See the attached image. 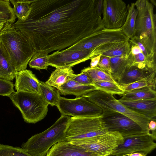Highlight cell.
Segmentation results:
<instances>
[{"instance_id":"24","label":"cell","mask_w":156,"mask_h":156,"mask_svg":"<svg viewBox=\"0 0 156 156\" xmlns=\"http://www.w3.org/2000/svg\"><path fill=\"white\" fill-rule=\"evenodd\" d=\"M122 96L120 100L128 101L156 98V91L153 88L145 87L125 92Z\"/></svg>"},{"instance_id":"26","label":"cell","mask_w":156,"mask_h":156,"mask_svg":"<svg viewBox=\"0 0 156 156\" xmlns=\"http://www.w3.org/2000/svg\"><path fill=\"white\" fill-rule=\"evenodd\" d=\"M128 56H117L110 58L111 74L117 82L129 67Z\"/></svg>"},{"instance_id":"22","label":"cell","mask_w":156,"mask_h":156,"mask_svg":"<svg viewBox=\"0 0 156 156\" xmlns=\"http://www.w3.org/2000/svg\"><path fill=\"white\" fill-rule=\"evenodd\" d=\"M128 60L129 67L133 66L141 69L156 71V55L146 56L142 52L134 55L129 53Z\"/></svg>"},{"instance_id":"23","label":"cell","mask_w":156,"mask_h":156,"mask_svg":"<svg viewBox=\"0 0 156 156\" xmlns=\"http://www.w3.org/2000/svg\"><path fill=\"white\" fill-rule=\"evenodd\" d=\"M17 72L11 62L0 42V79L12 80L15 77Z\"/></svg>"},{"instance_id":"40","label":"cell","mask_w":156,"mask_h":156,"mask_svg":"<svg viewBox=\"0 0 156 156\" xmlns=\"http://www.w3.org/2000/svg\"><path fill=\"white\" fill-rule=\"evenodd\" d=\"M147 155L140 153H134L122 156H147Z\"/></svg>"},{"instance_id":"18","label":"cell","mask_w":156,"mask_h":156,"mask_svg":"<svg viewBox=\"0 0 156 156\" xmlns=\"http://www.w3.org/2000/svg\"><path fill=\"white\" fill-rule=\"evenodd\" d=\"M130 47L131 44L129 41L103 44L94 49L92 57L99 55L109 58L128 56Z\"/></svg>"},{"instance_id":"9","label":"cell","mask_w":156,"mask_h":156,"mask_svg":"<svg viewBox=\"0 0 156 156\" xmlns=\"http://www.w3.org/2000/svg\"><path fill=\"white\" fill-rule=\"evenodd\" d=\"M102 115V119L108 131L117 132L124 138L147 134L151 135L143 130L133 120L119 113L104 111Z\"/></svg>"},{"instance_id":"43","label":"cell","mask_w":156,"mask_h":156,"mask_svg":"<svg viewBox=\"0 0 156 156\" xmlns=\"http://www.w3.org/2000/svg\"></svg>"},{"instance_id":"7","label":"cell","mask_w":156,"mask_h":156,"mask_svg":"<svg viewBox=\"0 0 156 156\" xmlns=\"http://www.w3.org/2000/svg\"><path fill=\"white\" fill-rule=\"evenodd\" d=\"M83 96L99 106L103 112L115 111L123 114L133 120L143 130L150 133L148 124L151 120L127 108L113 94L96 90Z\"/></svg>"},{"instance_id":"1","label":"cell","mask_w":156,"mask_h":156,"mask_svg":"<svg viewBox=\"0 0 156 156\" xmlns=\"http://www.w3.org/2000/svg\"><path fill=\"white\" fill-rule=\"evenodd\" d=\"M97 0H33L25 20L12 24L30 42L34 53L48 54L80 43L104 28Z\"/></svg>"},{"instance_id":"3","label":"cell","mask_w":156,"mask_h":156,"mask_svg":"<svg viewBox=\"0 0 156 156\" xmlns=\"http://www.w3.org/2000/svg\"><path fill=\"white\" fill-rule=\"evenodd\" d=\"M138 13L134 36L145 47L150 54L156 52V15L154 5L147 0H138L134 3Z\"/></svg>"},{"instance_id":"30","label":"cell","mask_w":156,"mask_h":156,"mask_svg":"<svg viewBox=\"0 0 156 156\" xmlns=\"http://www.w3.org/2000/svg\"><path fill=\"white\" fill-rule=\"evenodd\" d=\"M83 69L88 73L93 82L106 81L118 84L110 74L98 66L93 68L89 67Z\"/></svg>"},{"instance_id":"13","label":"cell","mask_w":156,"mask_h":156,"mask_svg":"<svg viewBox=\"0 0 156 156\" xmlns=\"http://www.w3.org/2000/svg\"><path fill=\"white\" fill-rule=\"evenodd\" d=\"M123 143L119 145L110 154L122 156L138 152L147 155L156 147L155 138L147 134L124 138Z\"/></svg>"},{"instance_id":"37","label":"cell","mask_w":156,"mask_h":156,"mask_svg":"<svg viewBox=\"0 0 156 156\" xmlns=\"http://www.w3.org/2000/svg\"><path fill=\"white\" fill-rule=\"evenodd\" d=\"M129 41L131 44L137 45L145 56H149L151 55H156V54H150L144 45L135 37H133L129 39Z\"/></svg>"},{"instance_id":"29","label":"cell","mask_w":156,"mask_h":156,"mask_svg":"<svg viewBox=\"0 0 156 156\" xmlns=\"http://www.w3.org/2000/svg\"><path fill=\"white\" fill-rule=\"evenodd\" d=\"M156 72H154L145 78L129 84L121 86L124 92L145 87H150L155 89Z\"/></svg>"},{"instance_id":"25","label":"cell","mask_w":156,"mask_h":156,"mask_svg":"<svg viewBox=\"0 0 156 156\" xmlns=\"http://www.w3.org/2000/svg\"><path fill=\"white\" fill-rule=\"evenodd\" d=\"M128 13L125 22L120 29L129 39L134 36V29L138 11L134 3L127 5Z\"/></svg>"},{"instance_id":"41","label":"cell","mask_w":156,"mask_h":156,"mask_svg":"<svg viewBox=\"0 0 156 156\" xmlns=\"http://www.w3.org/2000/svg\"><path fill=\"white\" fill-rule=\"evenodd\" d=\"M5 23H3L0 25V31L3 28Z\"/></svg>"},{"instance_id":"15","label":"cell","mask_w":156,"mask_h":156,"mask_svg":"<svg viewBox=\"0 0 156 156\" xmlns=\"http://www.w3.org/2000/svg\"><path fill=\"white\" fill-rule=\"evenodd\" d=\"M46 156H100L79 145L65 140L58 142L50 149Z\"/></svg>"},{"instance_id":"16","label":"cell","mask_w":156,"mask_h":156,"mask_svg":"<svg viewBox=\"0 0 156 156\" xmlns=\"http://www.w3.org/2000/svg\"><path fill=\"white\" fill-rule=\"evenodd\" d=\"M14 85L17 91L34 93L40 94V81L32 71L25 69L18 71Z\"/></svg>"},{"instance_id":"42","label":"cell","mask_w":156,"mask_h":156,"mask_svg":"<svg viewBox=\"0 0 156 156\" xmlns=\"http://www.w3.org/2000/svg\"><path fill=\"white\" fill-rule=\"evenodd\" d=\"M6 23L4 21H0V25L1 24L3 23Z\"/></svg>"},{"instance_id":"31","label":"cell","mask_w":156,"mask_h":156,"mask_svg":"<svg viewBox=\"0 0 156 156\" xmlns=\"http://www.w3.org/2000/svg\"><path fill=\"white\" fill-rule=\"evenodd\" d=\"M93 86L97 90L112 94H117L122 96L124 91L121 87L118 84L113 82L101 81L93 82Z\"/></svg>"},{"instance_id":"11","label":"cell","mask_w":156,"mask_h":156,"mask_svg":"<svg viewBox=\"0 0 156 156\" xmlns=\"http://www.w3.org/2000/svg\"><path fill=\"white\" fill-rule=\"evenodd\" d=\"M128 13V7L122 0H104L102 20L104 28L119 29L124 25Z\"/></svg>"},{"instance_id":"32","label":"cell","mask_w":156,"mask_h":156,"mask_svg":"<svg viewBox=\"0 0 156 156\" xmlns=\"http://www.w3.org/2000/svg\"><path fill=\"white\" fill-rule=\"evenodd\" d=\"M49 57L48 54L35 53L29 63V66L31 68L37 70L47 69L49 66Z\"/></svg>"},{"instance_id":"28","label":"cell","mask_w":156,"mask_h":156,"mask_svg":"<svg viewBox=\"0 0 156 156\" xmlns=\"http://www.w3.org/2000/svg\"><path fill=\"white\" fill-rule=\"evenodd\" d=\"M13 6L15 15L18 19L25 20L29 16L31 11L30 4L32 0H9Z\"/></svg>"},{"instance_id":"5","label":"cell","mask_w":156,"mask_h":156,"mask_svg":"<svg viewBox=\"0 0 156 156\" xmlns=\"http://www.w3.org/2000/svg\"><path fill=\"white\" fill-rule=\"evenodd\" d=\"M102 117V115L70 117L64 133L66 140L72 143L83 142L108 133Z\"/></svg>"},{"instance_id":"21","label":"cell","mask_w":156,"mask_h":156,"mask_svg":"<svg viewBox=\"0 0 156 156\" xmlns=\"http://www.w3.org/2000/svg\"><path fill=\"white\" fill-rule=\"evenodd\" d=\"M76 75L72 67H58L52 72L45 83L57 88L72 79Z\"/></svg>"},{"instance_id":"20","label":"cell","mask_w":156,"mask_h":156,"mask_svg":"<svg viewBox=\"0 0 156 156\" xmlns=\"http://www.w3.org/2000/svg\"><path fill=\"white\" fill-rule=\"evenodd\" d=\"M154 72L156 71L141 69L132 66L126 69L117 82L121 86H125L145 78Z\"/></svg>"},{"instance_id":"19","label":"cell","mask_w":156,"mask_h":156,"mask_svg":"<svg viewBox=\"0 0 156 156\" xmlns=\"http://www.w3.org/2000/svg\"><path fill=\"white\" fill-rule=\"evenodd\" d=\"M56 89L58 90L60 94L64 95H73L76 98L82 96L97 90L93 85L83 84L72 79Z\"/></svg>"},{"instance_id":"35","label":"cell","mask_w":156,"mask_h":156,"mask_svg":"<svg viewBox=\"0 0 156 156\" xmlns=\"http://www.w3.org/2000/svg\"><path fill=\"white\" fill-rule=\"evenodd\" d=\"M72 80L83 84L93 85V82L90 76L84 69L81 70L80 73L76 74Z\"/></svg>"},{"instance_id":"34","label":"cell","mask_w":156,"mask_h":156,"mask_svg":"<svg viewBox=\"0 0 156 156\" xmlns=\"http://www.w3.org/2000/svg\"><path fill=\"white\" fill-rule=\"evenodd\" d=\"M14 86L10 81L0 79V95L9 97L15 92Z\"/></svg>"},{"instance_id":"39","label":"cell","mask_w":156,"mask_h":156,"mask_svg":"<svg viewBox=\"0 0 156 156\" xmlns=\"http://www.w3.org/2000/svg\"><path fill=\"white\" fill-rule=\"evenodd\" d=\"M101 56V55H99L91 58V61L90 67V68H93L97 66L100 61Z\"/></svg>"},{"instance_id":"17","label":"cell","mask_w":156,"mask_h":156,"mask_svg":"<svg viewBox=\"0 0 156 156\" xmlns=\"http://www.w3.org/2000/svg\"><path fill=\"white\" fill-rule=\"evenodd\" d=\"M119 100L134 112L151 120H156V98L135 101Z\"/></svg>"},{"instance_id":"8","label":"cell","mask_w":156,"mask_h":156,"mask_svg":"<svg viewBox=\"0 0 156 156\" xmlns=\"http://www.w3.org/2000/svg\"><path fill=\"white\" fill-rule=\"evenodd\" d=\"M61 115L83 117L99 116L103 111L98 105L83 96L74 99L60 96L56 106Z\"/></svg>"},{"instance_id":"2","label":"cell","mask_w":156,"mask_h":156,"mask_svg":"<svg viewBox=\"0 0 156 156\" xmlns=\"http://www.w3.org/2000/svg\"><path fill=\"white\" fill-rule=\"evenodd\" d=\"M0 42L15 69L17 71L26 69L34 54L26 36L7 22L0 31Z\"/></svg>"},{"instance_id":"36","label":"cell","mask_w":156,"mask_h":156,"mask_svg":"<svg viewBox=\"0 0 156 156\" xmlns=\"http://www.w3.org/2000/svg\"><path fill=\"white\" fill-rule=\"evenodd\" d=\"M97 66L111 75L110 58L101 55Z\"/></svg>"},{"instance_id":"12","label":"cell","mask_w":156,"mask_h":156,"mask_svg":"<svg viewBox=\"0 0 156 156\" xmlns=\"http://www.w3.org/2000/svg\"><path fill=\"white\" fill-rule=\"evenodd\" d=\"M129 41L120 28L110 30L105 28L83 42L64 49L67 51L92 49L105 44Z\"/></svg>"},{"instance_id":"33","label":"cell","mask_w":156,"mask_h":156,"mask_svg":"<svg viewBox=\"0 0 156 156\" xmlns=\"http://www.w3.org/2000/svg\"><path fill=\"white\" fill-rule=\"evenodd\" d=\"M0 156H33L22 148L0 145Z\"/></svg>"},{"instance_id":"6","label":"cell","mask_w":156,"mask_h":156,"mask_svg":"<svg viewBox=\"0 0 156 156\" xmlns=\"http://www.w3.org/2000/svg\"><path fill=\"white\" fill-rule=\"evenodd\" d=\"M9 97L20 111L26 122L35 123L43 119L47 114L48 104L40 94L17 91L12 93Z\"/></svg>"},{"instance_id":"38","label":"cell","mask_w":156,"mask_h":156,"mask_svg":"<svg viewBox=\"0 0 156 156\" xmlns=\"http://www.w3.org/2000/svg\"><path fill=\"white\" fill-rule=\"evenodd\" d=\"M148 128L150 133L155 138L156 136V120H151L148 124Z\"/></svg>"},{"instance_id":"14","label":"cell","mask_w":156,"mask_h":156,"mask_svg":"<svg viewBox=\"0 0 156 156\" xmlns=\"http://www.w3.org/2000/svg\"><path fill=\"white\" fill-rule=\"evenodd\" d=\"M94 49L78 51H57L49 55V66L55 67H72L90 59Z\"/></svg>"},{"instance_id":"4","label":"cell","mask_w":156,"mask_h":156,"mask_svg":"<svg viewBox=\"0 0 156 156\" xmlns=\"http://www.w3.org/2000/svg\"><path fill=\"white\" fill-rule=\"evenodd\" d=\"M70 117L61 115L50 127L34 135L22 145V148L33 156H46L56 143L65 141L64 133Z\"/></svg>"},{"instance_id":"10","label":"cell","mask_w":156,"mask_h":156,"mask_svg":"<svg viewBox=\"0 0 156 156\" xmlns=\"http://www.w3.org/2000/svg\"><path fill=\"white\" fill-rule=\"evenodd\" d=\"M124 139L117 132H108L89 140L79 143H72L100 156L111 154L124 142Z\"/></svg>"},{"instance_id":"27","label":"cell","mask_w":156,"mask_h":156,"mask_svg":"<svg viewBox=\"0 0 156 156\" xmlns=\"http://www.w3.org/2000/svg\"><path fill=\"white\" fill-rule=\"evenodd\" d=\"M40 95L46 102L48 105L57 106L60 96L58 90L41 81H40Z\"/></svg>"}]
</instances>
